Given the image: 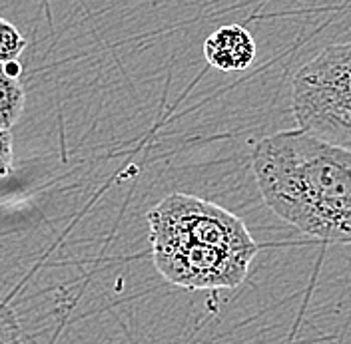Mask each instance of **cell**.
<instances>
[{
  "mask_svg": "<svg viewBox=\"0 0 351 344\" xmlns=\"http://www.w3.org/2000/svg\"><path fill=\"white\" fill-rule=\"evenodd\" d=\"M204 56L219 72H241L256 60V40L240 24H228L206 38Z\"/></svg>",
  "mask_w": 351,
  "mask_h": 344,
  "instance_id": "obj_5",
  "label": "cell"
},
{
  "mask_svg": "<svg viewBox=\"0 0 351 344\" xmlns=\"http://www.w3.org/2000/svg\"><path fill=\"white\" fill-rule=\"evenodd\" d=\"M150 243L188 241L236 251H258L240 217L212 201L186 194H172L148 213Z\"/></svg>",
  "mask_w": 351,
  "mask_h": 344,
  "instance_id": "obj_3",
  "label": "cell"
},
{
  "mask_svg": "<svg viewBox=\"0 0 351 344\" xmlns=\"http://www.w3.org/2000/svg\"><path fill=\"white\" fill-rule=\"evenodd\" d=\"M26 106V92L16 74L0 60V129H12Z\"/></svg>",
  "mask_w": 351,
  "mask_h": 344,
  "instance_id": "obj_6",
  "label": "cell"
},
{
  "mask_svg": "<svg viewBox=\"0 0 351 344\" xmlns=\"http://www.w3.org/2000/svg\"><path fill=\"white\" fill-rule=\"evenodd\" d=\"M24 48H26V40H22V42H2L0 40V60L2 62L16 60L22 54Z\"/></svg>",
  "mask_w": 351,
  "mask_h": 344,
  "instance_id": "obj_9",
  "label": "cell"
},
{
  "mask_svg": "<svg viewBox=\"0 0 351 344\" xmlns=\"http://www.w3.org/2000/svg\"><path fill=\"white\" fill-rule=\"evenodd\" d=\"M291 111L302 129L351 150V42L331 44L298 68Z\"/></svg>",
  "mask_w": 351,
  "mask_h": 344,
  "instance_id": "obj_2",
  "label": "cell"
},
{
  "mask_svg": "<svg viewBox=\"0 0 351 344\" xmlns=\"http://www.w3.org/2000/svg\"><path fill=\"white\" fill-rule=\"evenodd\" d=\"M252 166L276 215L309 237L351 243V150L287 129L256 144Z\"/></svg>",
  "mask_w": 351,
  "mask_h": 344,
  "instance_id": "obj_1",
  "label": "cell"
},
{
  "mask_svg": "<svg viewBox=\"0 0 351 344\" xmlns=\"http://www.w3.org/2000/svg\"><path fill=\"white\" fill-rule=\"evenodd\" d=\"M22 328L12 308H8L4 302H0V344L21 343Z\"/></svg>",
  "mask_w": 351,
  "mask_h": 344,
  "instance_id": "obj_7",
  "label": "cell"
},
{
  "mask_svg": "<svg viewBox=\"0 0 351 344\" xmlns=\"http://www.w3.org/2000/svg\"><path fill=\"white\" fill-rule=\"evenodd\" d=\"M258 251H236L188 241L152 243L154 265L172 285L184 289H236L247 277Z\"/></svg>",
  "mask_w": 351,
  "mask_h": 344,
  "instance_id": "obj_4",
  "label": "cell"
},
{
  "mask_svg": "<svg viewBox=\"0 0 351 344\" xmlns=\"http://www.w3.org/2000/svg\"><path fill=\"white\" fill-rule=\"evenodd\" d=\"M12 173V133L0 129V179Z\"/></svg>",
  "mask_w": 351,
  "mask_h": 344,
  "instance_id": "obj_8",
  "label": "cell"
},
{
  "mask_svg": "<svg viewBox=\"0 0 351 344\" xmlns=\"http://www.w3.org/2000/svg\"><path fill=\"white\" fill-rule=\"evenodd\" d=\"M0 40H2V42H22V40H26V38L22 36L21 32H19L10 22L0 18Z\"/></svg>",
  "mask_w": 351,
  "mask_h": 344,
  "instance_id": "obj_10",
  "label": "cell"
}]
</instances>
